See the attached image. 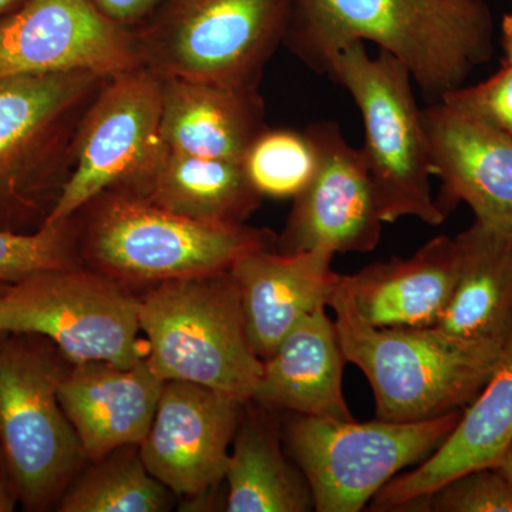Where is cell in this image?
Listing matches in <instances>:
<instances>
[{"mask_svg":"<svg viewBox=\"0 0 512 512\" xmlns=\"http://www.w3.org/2000/svg\"><path fill=\"white\" fill-rule=\"evenodd\" d=\"M28 0H0V20L8 18L13 12L22 8Z\"/></svg>","mask_w":512,"mask_h":512,"instance_id":"obj_34","label":"cell"},{"mask_svg":"<svg viewBox=\"0 0 512 512\" xmlns=\"http://www.w3.org/2000/svg\"><path fill=\"white\" fill-rule=\"evenodd\" d=\"M436 512H512V483L495 466L467 471L426 500Z\"/></svg>","mask_w":512,"mask_h":512,"instance_id":"obj_28","label":"cell"},{"mask_svg":"<svg viewBox=\"0 0 512 512\" xmlns=\"http://www.w3.org/2000/svg\"><path fill=\"white\" fill-rule=\"evenodd\" d=\"M450 109L512 138V67L500 69L484 82L457 87L440 99Z\"/></svg>","mask_w":512,"mask_h":512,"instance_id":"obj_29","label":"cell"},{"mask_svg":"<svg viewBox=\"0 0 512 512\" xmlns=\"http://www.w3.org/2000/svg\"><path fill=\"white\" fill-rule=\"evenodd\" d=\"M69 366L43 336L0 333V454L26 511L57 507L87 461L60 403Z\"/></svg>","mask_w":512,"mask_h":512,"instance_id":"obj_7","label":"cell"},{"mask_svg":"<svg viewBox=\"0 0 512 512\" xmlns=\"http://www.w3.org/2000/svg\"><path fill=\"white\" fill-rule=\"evenodd\" d=\"M83 266L74 217L36 231L0 228V282L16 284L40 272Z\"/></svg>","mask_w":512,"mask_h":512,"instance_id":"obj_27","label":"cell"},{"mask_svg":"<svg viewBox=\"0 0 512 512\" xmlns=\"http://www.w3.org/2000/svg\"><path fill=\"white\" fill-rule=\"evenodd\" d=\"M346 363L335 320L323 306L299 320L262 360L252 400L274 412L353 420L343 393Z\"/></svg>","mask_w":512,"mask_h":512,"instance_id":"obj_19","label":"cell"},{"mask_svg":"<svg viewBox=\"0 0 512 512\" xmlns=\"http://www.w3.org/2000/svg\"><path fill=\"white\" fill-rule=\"evenodd\" d=\"M495 467L512 483V441L510 446L507 447V450L504 451L503 456H501L500 460L495 464Z\"/></svg>","mask_w":512,"mask_h":512,"instance_id":"obj_33","label":"cell"},{"mask_svg":"<svg viewBox=\"0 0 512 512\" xmlns=\"http://www.w3.org/2000/svg\"><path fill=\"white\" fill-rule=\"evenodd\" d=\"M512 441V335L493 375L466 409L457 426L429 458L394 477L373 498L372 511L426 507L427 497L467 471L495 466Z\"/></svg>","mask_w":512,"mask_h":512,"instance_id":"obj_16","label":"cell"},{"mask_svg":"<svg viewBox=\"0 0 512 512\" xmlns=\"http://www.w3.org/2000/svg\"><path fill=\"white\" fill-rule=\"evenodd\" d=\"M343 276V275H342ZM340 345L375 396L376 419L407 423L466 409L493 375L505 342L454 338L431 328H375L340 278L329 301Z\"/></svg>","mask_w":512,"mask_h":512,"instance_id":"obj_3","label":"cell"},{"mask_svg":"<svg viewBox=\"0 0 512 512\" xmlns=\"http://www.w3.org/2000/svg\"><path fill=\"white\" fill-rule=\"evenodd\" d=\"M161 2L163 0H92L103 15L131 30L146 22Z\"/></svg>","mask_w":512,"mask_h":512,"instance_id":"obj_30","label":"cell"},{"mask_svg":"<svg viewBox=\"0 0 512 512\" xmlns=\"http://www.w3.org/2000/svg\"><path fill=\"white\" fill-rule=\"evenodd\" d=\"M200 384L168 380L140 454L178 497L204 498L225 480L242 406Z\"/></svg>","mask_w":512,"mask_h":512,"instance_id":"obj_14","label":"cell"},{"mask_svg":"<svg viewBox=\"0 0 512 512\" xmlns=\"http://www.w3.org/2000/svg\"><path fill=\"white\" fill-rule=\"evenodd\" d=\"M8 285H10V284H5V282H0V293L5 291V289L8 288Z\"/></svg>","mask_w":512,"mask_h":512,"instance_id":"obj_35","label":"cell"},{"mask_svg":"<svg viewBox=\"0 0 512 512\" xmlns=\"http://www.w3.org/2000/svg\"><path fill=\"white\" fill-rule=\"evenodd\" d=\"M274 413L254 400L242 406L224 480L228 512L313 510L308 481L282 451Z\"/></svg>","mask_w":512,"mask_h":512,"instance_id":"obj_24","label":"cell"},{"mask_svg":"<svg viewBox=\"0 0 512 512\" xmlns=\"http://www.w3.org/2000/svg\"><path fill=\"white\" fill-rule=\"evenodd\" d=\"M456 239L440 235L410 258L376 262L343 284L360 318L375 328H431L446 311L458 275Z\"/></svg>","mask_w":512,"mask_h":512,"instance_id":"obj_20","label":"cell"},{"mask_svg":"<svg viewBox=\"0 0 512 512\" xmlns=\"http://www.w3.org/2000/svg\"><path fill=\"white\" fill-rule=\"evenodd\" d=\"M264 116L258 90L163 79L161 140L174 153L242 163Z\"/></svg>","mask_w":512,"mask_h":512,"instance_id":"obj_21","label":"cell"},{"mask_svg":"<svg viewBox=\"0 0 512 512\" xmlns=\"http://www.w3.org/2000/svg\"><path fill=\"white\" fill-rule=\"evenodd\" d=\"M305 131L315 144L318 168L308 187L293 198L284 231L276 235V251H373L383 221L362 150L350 146L335 121H320Z\"/></svg>","mask_w":512,"mask_h":512,"instance_id":"obj_13","label":"cell"},{"mask_svg":"<svg viewBox=\"0 0 512 512\" xmlns=\"http://www.w3.org/2000/svg\"><path fill=\"white\" fill-rule=\"evenodd\" d=\"M161 109L163 79L146 67L109 77L84 113L72 173L43 225L74 217L100 192L124 183L156 156L163 147Z\"/></svg>","mask_w":512,"mask_h":512,"instance_id":"obj_11","label":"cell"},{"mask_svg":"<svg viewBox=\"0 0 512 512\" xmlns=\"http://www.w3.org/2000/svg\"><path fill=\"white\" fill-rule=\"evenodd\" d=\"M74 220L83 266L128 289L227 272L276 242L268 229L188 220L117 187L96 195Z\"/></svg>","mask_w":512,"mask_h":512,"instance_id":"obj_2","label":"cell"},{"mask_svg":"<svg viewBox=\"0 0 512 512\" xmlns=\"http://www.w3.org/2000/svg\"><path fill=\"white\" fill-rule=\"evenodd\" d=\"M458 275L436 328L454 338L512 335V238L480 221L457 235Z\"/></svg>","mask_w":512,"mask_h":512,"instance_id":"obj_23","label":"cell"},{"mask_svg":"<svg viewBox=\"0 0 512 512\" xmlns=\"http://www.w3.org/2000/svg\"><path fill=\"white\" fill-rule=\"evenodd\" d=\"M141 66L134 30L92 0H28L0 20V79L84 72L113 77Z\"/></svg>","mask_w":512,"mask_h":512,"instance_id":"obj_12","label":"cell"},{"mask_svg":"<svg viewBox=\"0 0 512 512\" xmlns=\"http://www.w3.org/2000/svg\"><path fill=\"white\" fill-rule=\"evenodd\" d=\"M326 73L348 90L362 114V153L382 221L414 217L431 227L443 224L447 215L431 194L433 164L423 110L406 66L382 50L372 57L363 42H356L329 60Z\"/></svg>","mask_w":512,"mask_h":512,"instance_id":"obj_8","label":"cell"},{"mask_svg":"<svg viewBox=\"0 0 512 512\" xmlns=\"http://www.w3.org/2000/svg\"><path fill=\"white\" fill-rule=\"evenodd\" d=\"M249 183L262 198H295L318 168V153L306 131L265 127L242 158Z\"/></svg>","mask_w":512,"mask_h":512,"instance_id":"obj_26","label":"cell"},{"mask_svg":"<svg viewBox=\"0 0 512 512\" xmlns=\"http://www.w3.org/2000/svg\"><path fill=\"white\" fill-rule=\"evenodd\" d=\"M18 503V495L0 454V512H12Z\"/></svg>","mask_w":512,"mask_h":512,"instance_id":"obj_31","label":"cell"},{"mask_svg":"<svg viewBox=\"0 0 512 512\" xmlns=\"http://www.w3.org/2000/svg\"><path fill=\"white\" fill-rule=\"evenodd\" d=\"M146 359L164 382L200 384L247 403L262 373L229 271L151 286L140 296Z\"/></svg>","mask_w":512,"mask_h":512,"instance_id":"obj_5","label":"cell"},{"mask_svg":"<svg viewBox=\"0 0 512 512\" xmlns=\"http://www.w3.org/2000/svg\"><path fill=\"white\" fill-rule=\"evenodd\" d=\"M463 410L407 423L291 413L286 444L311 488L313 510L362 511L394 477L429 458L450 436Z\"/></svg>","mask_w":512,"mask_h":512,"instance_id":"obj_9","label":"cell"},{"mask_svg":"<svg viewBox=\"0 0 512 512\" xmlns=\"http://www.w3.org/2000/svg\"><path fill=\"white\" fill-rule=\"evenodd\" d=\"M116 187L188 220L214 224H245L262 202L241 163L185 156L164 144Z\"/></svg>","mask_w":512,"mask_h":512,"instance_id":"obj_22","label":"cell"},{"mask_svg":"<svg viewBox=\"0 0 512 512\" xmlns=\"http://www.w3.org/2000/svg\"><path fill=\"white\" fill-rule=\"evenodd\" d=\"M328 248L285 254L261 249L242 256L229 274L241 295L249 342L268 359L299 320L328 306L342 275Z\"/></svg>","mask_w":512,"mask_h":512,"instance_id":"obj_18","label":"cell"},{"mask_svg":"<svg viewBox=\"0 0 512 512\" xmlns=\"http://www.w3.org/2000/svg\"><path fill=\"white\" fill-rule=\"evenodd\" d=\"M107 79L84 72L0 79V228L45 224L72 173L84 113Z\"/></svg>","mask_w":512,"mask_h":512,"instance_id":"obj_4","label":"cell"},{"mask_svg":"<svg viewBox=\"0 0 512 512\" xmlns=\"http://www.w3.org/2000/svg\"><path fill=\"white\" fill-rule=\"evenodd\" d=\"M292 15L293 0H163L134 36L161 79L258 90Z\"/></svg>","mask_w":512,"mask_h":512,"instance_id":"obj_6","label":"cell"},{"mask_svg":"<svg viewBox=\"0 0 512 512\" xmlns=\"http://www.w3.org/2000/svg\"><path fill=\"white\" fill-rule=\"evenodd\" d=\"M423 121L440 210L464 202L477 221L512 238V138L441 101L423 110Z\"/></svg>","mask_w":512,"mask_h":512,"instance_id":"obj_15","label":"cell"},{"mask_svg":"<svg viewBox=\"0 0 512 512\" xmlns=\"http://www.w3.org/2000/svg\"><path fill=\"white\" fill-rule=\"evenodd\" d=\"M501 47H503L504 64L512 67V13L505 15L501 20Z\"/></svg>","mask_w":512,"mask_h":512,"instance_id":"obj_32","label":"cell"},{"mask_svg":"<svg viewBox=\"0 0 512 512\" xmlns=\"http://www.w3.org/2000/svg\"><path fill=\"white\" fill-rule=\"evenodd\" d=\"M164 380L146 356L131 366L70 363L60 382V403L76 430L87 461L140 446L156 414Z\"/></svg>","mask_w":512,"mask_h":512,"instance_id":"obj_17","label":"cell"},{"mask_svg":"<svg viewBox=\"0 0 512 512\" xmlns=\"http://www.w3.org/2000/svg\"><path fill=\"white\" fill-rule=\"evenodd\" d=\"M77 474L57 504L60 512H164L171 491L148 473L138 446L117 448Z\"/></svg>","mask_w":512,"mask_h":512,"instance_id":"obj_25","label":"cell"},{"mask_svg":"<svg viewBox=\"0 0 512 512\" xmlns=\"http://www.w3.org/2000/svg\"><path fill=\"white\" fill-rule=\"evenodd\" d=\"M356 42L399 60L434 103L490 62L493 13L485 0H293L285 45L313 70Z\"/></svg>","mask_w":512,"mask_h":512,"instance_id":"obj_1","label":"cell"},{"mask_svg":"<svg viewBox=\"0 0 512 512\" xmlns=\"http://www.w3.org/2000/svg\"><path fill=\"white\" fill-rule=\"evenodd\" d=\"M0 333L43 336L72 365L131 366L146 356L140 342V296L86 268L29 276L0 293Z\"/></svg>","mask_w":512,"mask_h":512,"instance_id":"obj_10","label":"cell"}]
</instances>
